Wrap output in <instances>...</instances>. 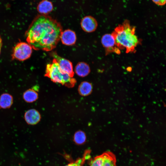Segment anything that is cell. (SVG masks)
<instances>
[{
	"label": "cell",
	"instance_id": "obj_1",
	"mask_svg": "<svg viewBox=\"0 0 166 166\" xmlns=\"http://www.w3.org/2000/svg\"><path fill=\"white\" fill-rule=\"evenodd\" d=\"M62 31L59 22L41 14L34 19L26 32V40L35 50L49 51L56 47Z\"/></svg>",
	"mask_w": 166,
	"mask_h": 166
},
{
	"label": "cell",
	"instance_id": "obj_2",
	"mask_svg": "<svg viewBox=\"0 0 166 166\" xmlns=\"http://www.w3.org/2000/svg\"><path fill=\"white\" fill-rule=\"evenodd\" d=\"M135 27L131 26L127 20L115 28L111 34L118 49H125L127 53L135 51L136 47L140 43L139 39L135 34Z\"/></svg>",
	"mask_w": 166,
	"mask_h": 166
},
{
	"label": "cell",
	"instance_id": "obj_3",
	"mask_svg": "<svg viewBox=\"0 0 166 166\" xmlns=\"http://www.w3.org/2000/svg\"><path fill=\"white\" fill-rule=\"evenodd\" d=\"M45 76L49 78L53 82L61 84L68 88L73 87L76 82L75 79L61 69L54 58L51 63L46 65Z\"/></svg>",
	"mask_w": 166,
	"mask_h": 166
},
{
	"label": "cell",
	"instance_id": "obj_4",
	"mask_svg": "<svg viewBox=\"0 0 166 166\" xmlns=\"http://www.w3.org/2000/svg\"><path fill=\"white\" fill-rule=\"evenodd\" d=\"M32 52V48L28 43L21 42L14 47L12 54V58L20 61L29 58Z\"/></svg>",
	"mask_w": 166,
	"mask_h": 166
},
{
	"label": "cell",
	"instance_id": "obj_5",
	"mask_svg": "<svg viewBox=\"0 0 166 166\" xmlns=\"http://www.w3.org/2000/svg\"><path fill=\"white\" fill-rule=\"evenodd\" d=\"M115 155L112 152L107 151L97 156L90 162V166H117Z\"/></svg>",
	"mask_w": 166,
	"mask_h": 166
},
{
	"label": "cell",
	"instance_id": "obj_6",
	"mask_svg": "<svg viewBox=\"0 0 166 166\" xmlns=\"http://www.w3.org/2000/svg\"><path fill=\"white\" fill-rule=\"evenodd\" d=\"M101 42L105 48L106 55L113 52L120 54V49L117 47L115 39L111 34H106L104 35L101 38Z\"/></svg>",
	"mask_w": 166,
	"mask_h": 166
},
{
	"label": "cell",
	"instance_id": "obj_7",
	"mask_svg": "<svg viewBox=\"0 0 166 166\" xmlns=\"http://www.w3.org/2000/svg\"><path fill=\"white\" fill-rule=\"evenodd\" d=\"M50 55L56 60L60 68L62 71L68 74L71 77H73L74 72L72 62L60 56L55 51L51 52Z\"/></svg>",
	"mask_w": 166,
	"mask_h": 166
},
{
	"label": "cell",
	"instance_id": "obj_8",
	"mask_svg": "<svg viewBox=\"0 0 166 166\" xmlns=\"http://www.w3.org/2000/svg\"><path fill=\"white\" fill-rule=\"evenodd\" d=\"M82 29L87 33L94 31L97 28L98 23L96 19L91 16H87L83 18L81 22Z\"/></svg>",
	"mask_w": 166,
	"mask_h": 166
},
{
	"label": "cell",
	"instance_id": "obj_9",
	"mask_svg": "<svg viewBox=\"0 0 166 166\" xmlns=\"http://www.w3.org/2000/svg\"><path fill=\"white\" fill-rule=\"evenodd\" d=\"M60 38L63 44L68 46L74 44L77 39L75 33L70 29H67L62 31Z\"/></svg>",
	"mask_w": 166,
	"mask_h": 166
},
{
	"label": "cell",
	"instance_id": "obj_10",
	"mask_svg": "<svg viewBox=\"0 0 166 166\" xmlns=\"http://www.w3.org/2000/svg\"><path fill=\"white\" fill-rule=\"evenodd\" d=\"M24 119L28 124L32 125L36 124L40 121V113L35 109H31L27 111L24 114Z\"/></svg>",
	"mask_w": 166,
	"mask_h": 166
},
{
	"label": "cell",
	"instance_id": "obj_11",
	"mask_svg": "<svg viewBox=\"0 0 166 166\" xmlns=\"http://www.w3.org/2000/svg\"><path fill=\"white\" fill-rule=\"evenodd\" d=\"M53 9V3L48 0H43L41 1L37 7L38 11L42 15H47Z\"/></svg>",
	"mask_w": 166,
	"mask_h": 166
},
{
	"label": "cell",
	"instance_id": "obj_12",
	"mask_svg": "<svg viewBox=\"0 0 166 166\" xmlns=\"http://www.w3.org/2000/svg\"><path fill=\"white\" fill-rule=\"evenodd\" d=\"M76 73L78 76L84 77L87 76L90 73V69L89 65L84 62H78L75 68Z\"/></svg>",
	"mask_w": 166,
	"mask_h": 166
},
{
	"label": "cell",
	"instance_id": "obj_13",
	"mask_svg": "<svg viewBox=\"0 0 166 166\" xmlns=\"http://www.w3.org/2000/svg\"><path fill=\"white\" fill-rule=\"evenodd\" d=\"M13 97L8 93H4L0 96V107L6 109L10 107L13 104Z\"/></svg>",
	"mask_w": 166,
	"mask_h": 166
},
{
	"label": "cell",
	"instance_id": "obj_14",
	"mask_svg": "<svg viewBox=\"0 0 166 166\" xmlns=\"http://www.w3.org/2000/svg\"><path fill=\"white\" fill-rule=\"evenodd\" d=\"M92 89V85L90 83L84 81L81 82L79 85L78 88V91L80 95L86 96L91 93Z\"/></svg>",
	"mask_w": 166,
	"mask_h": 166
},
{
	"label": "cell",
	"instance_id": "obj_15",
	"mask_svg": "<svg viewBox=\"0 0 166 166\" xmlns=\"http://www.w3.org/2000/svg\"><path fill=\"white\" fill-rule=\"evenodd\" d=\"M91 151L87 150L84 152L83 156L77 159L76 161L71 162L65 166H83L86 161L90 157Z\"/></svg>",
	"mask_w": 166,
	"mask_h": 166
},
{
	"label": "cell",
	"instance_id": "obj_16",
	"mask_svg": "<svg viewBox=\"0 0 166 166\" xmlns=\"http://www.w3.org/2000/svg\"><path fill=\"white\" fill-rule=\"evenodd\" d=\"M23 97L24 101L28 103L33 102L38 98V94L33 89H29L23 93Z\"/></svg>",
	"mask_w": 166,
	"mask_h": 166
},
{
	"label": "cell",
	"instance_id": "obj_17",
	"mask_svg": "<svg viewBox=\"0 0 166 166\" xmlns=\"http://www.w3.org/2000/svg\"><path fill=\"white\" fill-rule=\"evenodd\" d=\"M86 136L85 133L81 130H78L76 132L74 135V141L77 144H84L86 141Z\"/></svg>",
	"mask_w": 166,
	"mask_h": 166
},
{
	"label": "cell",
	"instance_id": "obj_18",
	"mask_svg": "<svg viewBox=\"0 0 166 166\" xmlns=\"http://www.w3.org/2000/svg\"><path fill=\"white\" fill-rule=\"evenodd\" d=\"M156 4L159 6H163L165 4L166 0H152Z\"/></svg>",
	"mask_w": 166,
	"mask_h": 166
},
{
	"label": "cell",
	"instance_id": "obj_19",
	"mask_svg": "<svg viewBox=\"0 0 166 166\" xmlns=\"http://www.w3.org/2000/svg\"><path fill=\"white\" fill-rule=\"evenodd\" d=\"M2 40L0 37V54L1 53V49L2 46Z\"/></svg>",
	"mask_w": 166,
	"mask_h": 166
}]
</instances>
